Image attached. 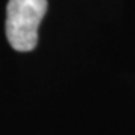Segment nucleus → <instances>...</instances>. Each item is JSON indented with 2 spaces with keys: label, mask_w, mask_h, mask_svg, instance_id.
<instances>
[{
  "label": "nucleus",
  "mask_w": 135,
  "mask_h": 135,
  "mask_svg": "<svg viewBox=\"0 0 135 135\" xmlns=\"http://www.w3.org/2000/svg\"><path fill=\"white\" fill-rule=\"evenodd\" d=\"M47 12V0H9L6 36L17 51H30L38 44V29Z\"/></svg>",
  "instance_id": "f257e3e1"
}]
</instances>
